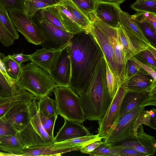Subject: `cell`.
<instances>
[{
    "label": "cell",
    "instance_id": "1",
    "mask_svg": "<svg viewBox=\"0 0 156 156\" xmlns=\"http://www.w3.org/2000/svg\"><path fill=\"white\" fill-rule=\"evenodd\" d=\"M67 48L71 68L69 87L80 96L91 84L104 58L103 54L88 30L73 34Z\"/></svg>",
    "mask_w": 156,
    "mask_h": 156
},
{
    "label": "cell",
    "instance_id": "2",
    "mask_svg": "<svg viewBox=\"0 0 156 156\" xmlns=\"http://www.w3.org/2000/svg\"><path fill=\"white\" fill-rule=\"evenodd\" d=\"M104 59L101 62L91 84L79 96L86 119L98 121L104 116L112 99L107 87Z\"/></svg>",
    "mask_w": 156,
    "mask_h": 156
},
{
    "label": "cell",
    "instance_id": "3",
    "mask_svg": "<svg viewBox=\"0 0 156 156\" xmlns=\"http://www.w3.org/2000/svg\"><path fill=\"white\" fill-rule=\"evenodd\" d=\"M18 83L38 99L48 96L57 86L49 74L32 62L22 66Z\"/></svg>",
    "mask_w": 156,
    "mask_h": 156
},
{
    "label": "cell",
    "instance_id": "4",
    "mask_svg": "<svg viewBox=\"0 0 156 156\" xmlns=\"http://www.w3.org/2000/svg\"><path fill=\"white\" fill-rule=\"evenodd\" d=\"M90 32L101 49L110 68L114 73L119 87L123 83L124 78L118 62L107 32V24L94 15L90 19Z\"/></svg>",
    "mask_w": 156,
    "mask_h": 156
},
{
    "label": "cell",
    "instance_id": "5",
    "mask_svg": "<svg viewBox=\"0 0 156 156\" xmlns=\"http://www.w3.org/2000/svg\"><path fill=\"white\" fill-rule=\"evenodd\" d=\"M38 100L35 99L30 102V121L23 129L17 132L25 147L47 145L54 143V138L48 135L42 124L37 106Z\"/></svg>",
    "mask_w": 156,
    "mask_h": 156
},
{
    "label": "cell",
    "instance_id": "6",
    "mask_svg": "<svg viewBox=\"0 0 156 156\" xmlns=\"http://www.w3.org/2000/svg\"><path fill=\"white\" fill-rule=\"evenodd\" d=\"M53 91L58 115L81 124L86 120L80 97L71 88L57 85Z\"/></svg>",
    "mask_w": 156,
    "mask_h": 156
},
{
    "label": "cell",
    "instance_id": "7",
    "mask_svg": "<svg viewBox=\"0 0 156 156\" xmlns=\"http://www.w3.org/2000/svg\"><path fill=\"white\" fill-rule=\"evenodd\" d=\"M30 19L43 33L45 40L41 45L45 49H55L66 46L73 35L49 23L43 16L41 9L37 11Z\"/></svg>",
    "mask_w": 156,
    "mask_h": 156
},
{
    "label": "cell",
    "instance_id": "8",
    "mask_svg": "<svg viewBox=\"0 0 156 156\" xmlns=\"http://www.w3.org/2000/svg\"><path fill=\"white\" fill-rule=\"evenodd\" d=\"M8 14L16 29L28 42L36 45L43 43L45 40L43 33L24 12H10Z\"/></svg>",
    "mask_w": 156,
    "mask_h": 156
},
{
    "label": "cell",
    "instance_id": "9",
    "mask_svg": "<svg viewBox=\"0 0 156 156\" xmlns=\"http://www.w3.org/2000/svg\"><path fill=\"white\" fill-rule=\"evenodd\" d=\"M156 105V86L151 88L127 90L122 102L117 122L127 113L137 106Z\"/></svg>",
    "mask_w": 156,
    "mask_h": 156
},
{
    "label": "cell",
    "instance_id": "10",
    "mask_svg": "<svg viewBox=\"0 0 156 156\" xmlns=\"http://www.w3.org/2000/svg\"><path fill=\"white\" fill-rule=\"evenodd\" d=\"M144 109V107L137 106L126 114L112 132L103 139V141L113 145L129 137L135 136L134 122L139 113Z\"/></svg>",
    "mask_w": 156,
    "mask_h": 156
},
{
    "label": "cell",
    "instance_id": "11",
    "mask_svg": "<svg viewBox=\"0 0 156 156\" xmlns=\"http://www.w3.org/2000/svg\"><path fill=\"white\" fill-rule=\"evenodd\" d=\"M126 92L122 85L119 88L103 117L98 121V134L103 139L112 132L117 123L122 102Z\"/></svg>",
    "mask_w": 156,
    "mask_h": 156
},
{
    "label": "cell",
    "instance_id": "12",
    "mask_svg": "<svg viewBox=\"0 0 156 156\" xmlns=\"http://www.w3.org/2000/svg\"><path fill=\"white\" fill-rule=\"evenodd\" d=\"M112 145L133 148L144 154L146 156L153 155L156 152V142L154 137L145 133L142 125L139 126L136 136L129 137Z\"/></svg>",
    "mask_w": 156,
    "mask_h": 156
},
{
    "label": "cell",
    "instance_id": "13",
    "mask_svg": "<svg viewBox=\"0 0 156 156\" xmlns=\"http://www.w3.org/2000/svg\"><path fill=\"white\" fill-rule=\"evenodd\" d=\"M31 101H18L13 102L4 115L17 132L23 129L30 121L29 106Z\"/></svg>",
    "mask_w": 156,
    "mask_h": 156
},
{
    "label": "cell",
    "instance_id": "14",
    "mask_svg": "<svg viewBox=\"0 0 156 156\" xmlns=\"http://www.w3.org/2000/svg\"><path fill=\"white\" fill-rule=\"evenodd\" d=\"M120 17L122 27L135 47L142 49L152 45L128 13L121 10L120 12Z\"/></svg>",
    "mask_w": 156,
    "mask_h": 156
},
{
    "label": "cell",
    "instance_id": "15",
    "mask_svg": "<svg viewBox=\"0 0 156 156\" xmlns=\"http://www.w3.org/2000/svg\"><path fill=\"white\" fill-rule=\"evenodd\" d=\"M67 45L55 49H37L30 55V61L50 74L55 69L62 50Z\"/></svg>",
    "mask_w": 156,
    "mask_h": 156
},
{
    "label": "cell",
    "instance_id": "16",
    "mask_svg": "<svg viewBox=\"0 0 156 156\" xmlns=\"http://www.w3.org/2000/svg\"><path fill=\"white\" fill-rule=\"evenodd\" d=\"M67 47L62 50L55 69L50 75L57 86L68 87L71 76V68Z\"/></svg>",
    "mask_w": 156,
    "mask_h": 156
},
{
    "label": "cell",
    "instance_id": "17",
    "mask_svg": "<svg viewBox=\"0 0 156 156\" xmlns=\"http://www.w3.org/2000/svg\"><path fill=\"white\" fill-rule=\"evenodd\" d=\"M120 5L115 3L96 2L94 13L105 23L117 28L120 24Z\"/></svg>",
    "mask_w": 156,
    "mask_h": 156
},
{
    "label": "cell",
    "instance_id": "18",
    "mask_svg": "<svg viewBox=\"0 0 156 156\" xmlns=\"http://www.w3.org/2000/svg\"><path fill=\"white\" fill-rule=\"evenodd\" d=\"M64 123L54 137L55 143L90 136L93 134L81 124L64 119Z\"/></svg>",
    "mask_w": 156,
    "mask_h": 156
},
{
    "label": "cell",
    "instance_id": "19",
    "mask_svg": "<svg viewBox=\"0 0 156 156\" xmlns=\"http://www.w3.org/2000/svg\"><path fill=\"white\" fill-rule=\"evenodd\" d=\"M103 138L98 134L77 138L60 142L55 143L51 144L54 150H61L67 152L80 150L83 147L91 143L101 140Z\"/></svg>",
    "mask_w": 156,
    "mask_h": 156
},
{
    "label": "cell",
    "instance_id": "20",
    "mask_svg": "<svg viewBox=\"0 0 156 156\" xmlns=\"http://www.w3.org/2000/svg\"><path fill=\"white\" fill-rule=\"evenodd\" d=\"M107 29L109 40L112 46L116 58L122 73L124 83L126 62L128 59L119 40L117 28L113 27L107 24Z\"/></svg>",
    "mask_w": 156,
    "mask_h": 156
},
{
    "label": "cell",
    "instance_id": "21",
    "mask_svg": "<svg viewBox=\"0 0 156 156\" xmlns=\"http://www.w3.org/2000/svg\"><path fill=\"white\" fill-rule=\"evenodd\" d=\"M122 85L127 90H141L156 86V80L145 72L134 76Z\"/></svg>",
    "mask_w": 156,
    "mask_h": 156
},
{
    "label": "cell",
    "instance_id": "22",
    "mask_svg": "<svg viewBox=\"0 0 156 156\" xmlns=\"http://www.w3.org/2000/svg\"><path fill=\"white\" fill-rule=\"evenodd\" d=\"M25 146L18 134L0 137V149L11 154L12 156H22Z\"/></svg>",
    "mask_w": 156,
    "mask_h": 156
},
{
    "label": "cell",
    "instance_id": "23",
    "mask_svg": "<svg viewBox=\"0 0 156 156\" xmlns=\"http://www.w3.org/2000/svg\"><path fill=\"white\" fill-rule=\"evenodd\" d=\"M58 16L66 31L74 34L83 30L70 13L60 4L55 5Z\"/></svg>",
    "mask_w": 156,
    "mask_h": 156
},
{
    "label": "cell",
    "instance_id": "24",
    "mask_svg": "<svg viewBox=\"0 0 156 156\" xmlns=\"http://www.w3.org/2000/svg\"><path fill=\"white\" fill-rule=\"evenodd\" d=\"M23 90L18 82L7 77L0 70V97L4 98L13 96Z\"/></svg>",
    "mask_w": 156,
    "mask_h": 156
},
{
    "label": "cell",
    "instance_id": "25",
    "mask_svg": "<svg viewBox=\"0 0 156 156\" xmlns=\"http://www.w3.org/2000/svg\"><path fill=\"white\" fill-rule=\"evenodd\" d=\"M59 4L70 13L76 23L83 29L86 30L89 28L91 21L71 0H63Z\"/></svg>",
    "mask_w": 156,
    "mask_h": 156
},
{
    "label": "cell",
    "instance_id": "26",
    "mask_svg": "<svg viewBox=\"0 0 156 156\" xmlns=\"http://www.w3.org/2000/svg\"><path fill=\"white\" fill-rule=\"evenodd\" d=\"M51 144L25 147L23 150L22 156H60L65 153L63 151L53 149Z\"/></svg>",
    "mask_w": 156,
    "mask_h": 156
},
{
    "label": "cell",
    "instance_id": "27",
    "mask_svg": "<svg viewBox=\"0 0 156 156\" xmlns=\"http://www.w3.org/2000/svg\"><path fill=\"white\" fill-rule=\"evenodd\" d=\"M0 58L5 66L6 72L10 78L18 82L22 71V64L16 62L11 55L5 56L0 53Z\"/></svg>",
    "mask_w": 156,
    "mask_h": 156
},
{
    "label": "cell",
    "instance_id": "28",
    "mask_svg": "<svg viewBox=\"0 0 156 156\" xmlns=\"http://www.w3.org/2000/svg\"><path fill=\"white\" fill-rule=\"evenodd\" d=\"M37 106L39 111L47 118L58 116V112L55 101L48 96L39 99Z\"/></svg>",
    "mask_w": 156,
    "mask_h": 156
},
{
    "label": "cell",
    "instance_id": "29",
    "mask_svg": "<svg viewBox=\"0 0 156 156\" xmlns=\"http://www.w3.org/2000/svg\"><path fill=\"white\" fill-rule=\"evenodd\" d=\"M117 29L119 40L128 60L131 57L136 55L139 52L120 24L117 27Z\"/></svg>",
    "mask_w": 156,
    "mask_h": 156
},
{
    "label": "cell",
    "instance_id": "30",
    "mask_svg": "<svg viewBox=\"0 0 156 156\" xmlns=\"http://www.w3.org/2000/svg\"><path fill=\"white\" fill-rule=\"evenodd\" d=\"M103 56L105 64V76L107 87L109 95L112 99L119 87L114 73L110 68L106 59L104 55Z\"/></svg>",
    "mask_w": 156,
    "mask_h": 156
},
{
    "label": "cell",
    "instance_id": "31",
    "mask_svg": "<svg viewBox=\"0 0 156 156\" xmlns=\"http://www.w3.org/2000/svg\"><path fill=\"white\" fill-rule=\"evenodd\" d=\"M41 11L43 17L49 23L62 30L66 31L58 16L55 5L43 8L41 9Z\"/></svg>",
    "mask_w": 156,
    "mask_h": 156
},
{
    "label": "cell",
    "instance_id": "32",
    "mask_svg": "<svg viewBox=\"0 0 156 156\" xmlns=\"http://www.w3.org/2000/svg\"><path fill=\"white\" fill-rule=\"evenodd\" d=\"M0 21L15 40L19 38V36L18 31L12 23L9 16L8 12L0 3Z\"/></svg>",
    "mask_w": 156,
    "mask_h": 156
},
{
    "label": "cell",
    "instance_id": "33",
    "mask_svg": "<svg viewBox=\"0 0 156 156\" xmlns=\"http://www.w3.org/2000/svg\"><path fill=\"white\" fill-rule=\"evenodd\" d=\"M130 7L138 12H150L156 14V0H137Z\"/></svg>",
    "mask_w": 156,
    "mask_h": 156
},
{
    "label": "cell",
    "instance_id": "34",
    "mask_svg": "<svg viewBox=\"0 0 156 156\" xmlns=\"http://www.w3.org/2000/svg\"><path fill=\"white\" fill-rule=\"evenodd\" d=\"M89 154L95 156H118L117 150L112 148L111 144L104 141Z\"/></svg>",
    "mask_w": 156,
    "mask_h": 156
},
{
    "label": "cell",
    "instance_id": "35",
    "mask_svg": "<svg viewBox=\"0 0 156 156\" xmlns=\"http://www.w3.org/2000/svg\"><path fill=\"white\" fill-rule=\"evenodd\" d=\"M50 6L43 2L35 0H25L24 12L30 19L38 11Z\"/></svg>",
    "mask_w": 156,
    "mask_h": 156
},
{
    "label": "cell",
    "instance_id": "36",
    "mask_svg": "<svg viewBox=\"0 0 156 156\" xmlns=\"http://www.w3.org/2000/svg\"><path fill=\"white\" fill-rule=\"evenodd\" d=\"M36 98L32 93L24 90L20 93L10 97L6 98L0 97V105L5 103L18 101H31Z\"/></svg>",
    "mask_w": 156,
    "mask_h": 156
},
{
    "label": "cell",
    "instance_id": "37",
    "mask_svg": "<svg viewBox=\"0 0 156 156\" xmlns=\"http://www.w3.org/2000/svg\"><path fill=\"white\" fill-rule=\"evenodd\" d=\"M89 19L94 12L96 2L95 0H71Z\"/></svg>",
    "mask_w": 156,
    "mask_h": 156
},
{
    "label": "cell",
    "instance_id": "38",
    "mask_svg": "<svg viewBox=\"0 0 156 156\" xmlns=\"http://www.w3.org/2000/svg\"><path fill=\"white\" fill-rule=\"evenodd\" d=\"M133 20L138 25L146 37L148 38L155 45L156 44V30L146 22Z\"/></svg>",
    "mask_w": 156,
    "mask_h": 156
},
{
    "label": "cell",
    "instance_id": "39",
    "mask_svg": "<svg viewBox=\"0 0 156 156\" xmlns=\"http://www.w3.org/2000/svg\"><path fill=\"white\" fill-rule=\"evenodd\" d=\"M25 0H0V3L8 12H24Z\"/></svg>",
    "mask_w": 156,
    "mask_h": 156
},
{
    "label": "cell",
    "instance_id": "40",
    "mask_svg": "<svg viewBox=\"0 0 156 156\" xmlns=\"http://www.w3.org/2000/svg\"><path fill=\"white\" fill-rule=\"evenodd\" d=\"M145 72V71L134 61L130 58L126 62V71L123 83L134 76Z\"/></svg>",
    "mask_w": 156,
    "mask_h": 156
},
{
    "label": "cell",
    "instance_id": "41",
    "mask_svg": "<svg viewBox=\"0 0 156 156\" xmlns=\"http://www.w3.org/2000/svg\"><path fill=\"white\" fill-rule=\"evenodd\" d=\"M39 112L40 119L44 130L50 136L54 138V129L58 116H53L47 118L39 111Z\"/></svg>",
    "mask_w": 156,
    "mask_h": 156
},
{
    "label": "cell",
    "instance_id": "42",
    "mask_svg": "<svg viewBox=\"0 0 156 156\" xmlns=\"http://www.w3.org/2000/svg\"><path fill=\"white\" fill-rule=\"evenodd\" d=\"M144 110L139 113L134 122L133 129L135 136H136L137 129L141 125L144 124L152 128L151 116L148 112L147 110Z\"/></svg>",
    "mask_w": 156,
    "mask_h": 156
},
{
    "label": "cell",
    "instance_id": "43",
    "mask_svg": "<svg viewBox=\"0 0 156 156\" xmlns=\"http://www.w3.org/2000/svg\"><path fill=\"white\" fill-rule=\"evenodd\" d=\"M133 19L139 21H144L156 30V14L150 12H141L130 16Z\"/></svg>",
    "mask_w": 156,
    "mask_h": 156
},
{
    "label": "cell",
    "instance_id": "44",
    "mask_svg": "<svg viewBox=\"0 0 156 156\" xmlns=\"http://www.w3.org/2000/svg\"><path fill=\"white\" fill-rule=\"evenodd\" d=\"M0 42L6 47H9L12 44L15 40L0 21Z\"/></svg>",
    "mask_w": 156,
    "mask_h": 156
},
{
    "label": "cell",
    "instance_id": "45",
    "mask_svg": "<svg viewBox=\"0 0 156 156\" xmlns=\"http://www.w3.org/2000/svg\"><path fill=\"white\" fill-rule=\"evenodd\" d=\"M17 132L6 120L4 115L0 117V137L3 136L15 134Z\"/></svg>",
    "mask_w": 156,
    "mask_h": 156
},
{
    "label": "cell",
    "instance_id": "46",
    "mask_svg": "<svg viewBox=\"0 0 156 156\" xmlns=\"http://www.w3.org/2000/svg\"><path fill=\"white\" fill-rule=\"evenodd\" d=\"M112 147L116 149L118 156H146L144 154L133 148L119 147L112 145Z\"/></svg>",
    "mask_w": 156,
    "mask_h": 156
},
{
    "label": "cell",
    "instance_id": "47",
    "mask_svg": "<svg viewBox=\"0 0 156 156\" xmlns=\"http://www.w3.org/2000/svg\"><path fill=\"white\" fill-rule=\"evenodd\" d=\"M136 55L144 60L149 66L156 69V59L148 50H144Z\"/></svg>",
    "mask_w": 156,
    "mask_h": 156
},
{
    "label": "cell",
    "instance_id": "48",
    "mask_svg": "<svg viewBox=\"0 0 156 156\" xmlns=\"http://www.w3.org/2000/svg\"><path fill=\"white\" fill-rule=\"evenodd\" d=\"M130 59L139 65L143 70L150 75L154 80H156V73L155 69L151 66L140 61L134 56L131 57Z\"/></svg>",
    "mask_w": 156,
    "mask_h": 156
},
{
    "label": "cell",
    "instance_id": "49",
    "mask_svg": "<svg viewBox=\"0 0 156 156\" xmlns=\"http://www.w3.org/2000/svg\"><path fill=\"white\" fill-rule=\"evenodd\" d=\"M103 142V141H98L88 144L82 148L80 151L82 153L89 154Z\"/></svg>",
    "mask_w": 156,
    "mask_h": 156
},
{
    "label": "cell",
    "instance_id": "50",
    "mask_svg": "<svg viewBox=\"0 0 156 156\" xmlns=\"http://www.w3.org/2000/svg\"><path fill=\"white\" fill-rule=\"evenodd\" d=\"M11 57L17 62L22 64L23 62L30 61V55H26L23 53L14 54L11 55Z\"/></svg>",
    "mask_w": 156,
    "mask_h": 156
},
{
    "label": "cell",
    "instance_id": "51",
    "mask_svg": "<svg viewBox=\"0 0 156 156\" xmlns=\"http://www.w3.org/2000/svg\"><path fill=\"white\" fill-rule=\"evenodd\" d=\"M147 112L151 117V122L152 129L155 130L156 129V110L154 108H152L150 110H147Z\"/></svg>",
    "mask_w": 156,
    "mask_h": 156
},
{
    "label": "cell",
    "instance_id": "52",
    "mask_svg": "<svg viewBox=\"0 0 156 156\" xmlns=\"http://www.w3.org/2000/svg\"><path fill=\"white\" fill-rule=\"evenodd\" d=\"M13 102H7L0 105V117L5 115Z\"/></svg>",
    "mask_w": 156,
    "mask_h": 156
},
{
    "label": "cell",
    "instance_id": "53",
    "mask_svg": "<svg viewBox=\"0 0 156 156\" xmlns=\"http://www.w3.org/2000/svg\"><path fill=\"white\" fill-rule=\"evenodd\" d=\"M43 2L50 6L55 5L60 3L63 0H35Z\"/></svg>",
    "mask_w": 156,
    "mask_h": 156
},
{
    "label": "cell",
    "instance_id": "54",
    "mask_svg": "<svg viewBox=\"0 0 156 156\" xmlns=\"http://www.w3.org/2000/svg\"><path fill=\"white\" fill-rule=\"evenodd\" d=\"M125 0H95L96 2H103L115 3L119 5Z\"/></svg>",
    "mask_w": 156,
    "mask_h": 156
},
{
    "label": "cell",
    "instance_id": "55",
    "mask_svg": "<svg viewBox=\"0 0 156 156\" xmlns=\"http://www.w3.org/2000/svg\"><path fill=\"white\" fill-rule=\"evenodd\" d=\"M148 50L152 55L154 56V58L156 59V48L154 47L153 45H151L149 46L147 48Z\"/></svg>",
    "mask_w": 156,
    "mask_h": 156
},
{
    "label": "cell",
    "instance_id": "56",
    "mask_svg": "<svg viewBox=\"0 0 156 156\" xmlns=\"http://www.w3.org/2000/svg\"><path fill=\"white\" fill-rule=\"evenodd\" d=\"M0 70L5 75L8 77H10L8 75L5 69L4 65L2 60L0 58Z\"/></svg>",
    "mask_w": 156,
    "mask_h": 156
},
{
    "label": "cell",
    "instance_id": "57",
    "mask_svg": "<svg viewBox=\"0 0 156 156\" xmlns=\"http://www.w3.org/2000/svg\"><path fill=\"white\" fill-rule=\"evenodd\" d=\"M0 156H12V154L7 152H0Z\"/></svg>",
    "mask_w": 156,
    "mask_h": 156
},
{
    "label": "cell",
    "instance_id": "58",
    "mask_svg": "<svg viewBox=\"0 0 156 156\" xmlns=\"http://www.w3.org/2000/svg\"></svg>",
    "mask_w": 156,
    "mask_h": 156
},
{
    "label": "cell",
    "instance_id": "59",
    "mask_svg": "<svg viewBox=\"0 0 156 156\" xmlns=\"http://www.w3.org/2000/svg\"><path fill=\"white\" fill-rule=\"evenodd\" d=\"M0 39H1V38H0Z\"/></svg>",
    "mask_w": 156,
    "mask_h": 156
}]
</instances>
